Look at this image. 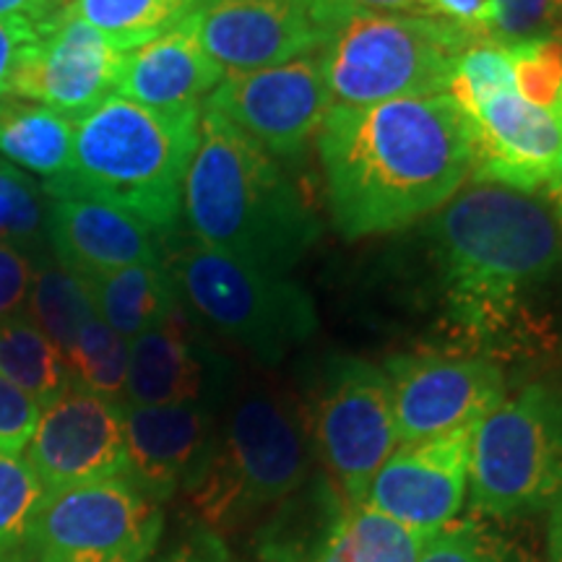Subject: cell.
<instances>
[{
	"label": "cell",
	"mask_w": 562,
	"mask_h": 562,
	"mask_svg": "<svg viewBox=\"0 0 562 562\" xmlns=\"http://www.w3.org/2000/svg\"><path fill=\"white\" fill-rule=\"evenodd\" d=\"M442 313L463 339L501 351L562 331V227L531 195L472 182L432 220Z\"/></svg>",
	"instance_id": "obj_1"
},
{
	"label": "cell",
	"mask_w": 562,
	"mask_h": 562,
	"mask_svg": "<svg viewBox=\"0 0 562 562\" xmlns=\"http://www.w3.org/2000/svg\"><path fill=\"white\" fill-rule=\"evenodd\" d=\"M328 209L347 237L440 211L472 175V131L451 94L334 104L318 131Z\"/></svg>",
	"instance_id": "obj_2"
},
{
	"label": "cell",
	"mask_w": 562,
	"mask_h": 562,
	"mask_svg": "<svg viewBox=\"0 0 562 562\" xmlns=\"http://www.w3.org/2000/svg\"><path fill=\"white\" fill-rule=\"evenodd\" d=\"M182 214L199 243L286 277L321 237L318 220L277 159L206 108Z\"/></svg>",
	"instance_id": "obj_3"
},
{
	"label": "cell",
	"mask_w": 562,
	"mask_h": 562,
	"mask_svg": "<svg viewBox=\"0 0 562 562\" xmlns=\"http://www.w3.org/2000/svg\"><path fill=\"white\" fill-rule=\"evenodd\" d=\"M199 123L201 108L154 110L112 94L76 121L68 172L42 188L50 199L110 203L165 237L182 214Z\"/></svg>",
	"instance_id": "obj_4"
},
{
	"label": "cell",
	"mask_w": 562,
	"mask_h": 562,
	"mask_svg": "<svg viewBox=\"0 0 562 562\" xmlns=\"http://www.w3.org/2000/svg\"><path fill=\"white\" fill-rule=\"evenodd\" d=\"M313 463L305 409L261 378H237L206 469L186 490L188 505L220 537L248 529L315 472Z\"/></svg>",
	"instance_id": "obj_5"
},
{
	"label": "cell",
	"mask_w": 562,
	"mask_h": 562,
	"mask_svg": "<svg viewBox=\"0 0 562 562\" xmlns=\"http://www.w3.org/2000/svg\"><path fill=\"white\" fill-rule=\"evenodd\" d=\"M180 305L256 362L279 364L318 331L315 302L286 273H271L191 237L167 256Z\"/></svg>",
	"instance_id": "obj_6"
},
{
	"label": "cell",
	"mask_w": 562,
	"mask_h": 562,
	"mask_svg": "<svg viewBox=\"0 0 562 562\" xmlns=\"http://www.w3.org/2000/svg\"><path fill=\"white\" fill-rule=\"evenodd\" d=\"M476 37L438 16H351L326 34L323 76L334 104H375L448 94L459 58Z\"/></svg>",
	"instance_id": "obj_7"
},
{
	"label": "cell",
	"mask_w": 562,
	"mask_h": 562,
	"mask_svg": "<svg viewBox=\"0 0 562 562\" xmlns=\"http://www.w3.org/2000/svg\"><path fill=\"white\" fill-rule=\"evenodd\" d=\"M469 487L474 510L501 518L562 501V383L524 385L476 425Z\"/></svg>",
	"instance_id": "obj_8"
},
{
	"label": "cell",
	"mask_w": 562,
	"mask_h": 562,
	"mask_svg": "<svg viewBox=\"0 0 562 562\" xmlns=\"http://www.w3.org/2000/svg\"><path fill=\"white\" fill-rule=\"evenodd\" d=\"M302 409L321 472L349 505L362 503L402 442L385 370L360 357H328Z\"/></svg>",
	"instance_id": "obj_9"
},
{
	"label": "cell",
	"mask_w": 562,
	"mask_h": 562,
	"mask_svg": "<svg viewBox=\"0 0 562 562\" xmlns=\"http://www.w3.org/2000/svg\"><path fill=\"white\" fill-rule=\"evenodd\" d=\"M165 513L131 476L68 487L45 497L37 562H149Z\"/></svg>",
	"instance_id": "obj_10"
},
{
	"label": "cell",
	"mask_w": 562,
	"mask_h": 562,
	"mask_svg": "<svg viewBox=\"0 0 562 562\" xmlns=\"http://www.w3.org/2000/svg\"><path fill=\"white\" fill-rule=\"evenodd\" d=\"M203 108L235 125L271 157H290L321 131L334 102L321 55L313 53L284 66L227 74Z\"/></svg>",
	"instance_id": "obj_11"
},
{
	"label": "cell",
	"mask_w": 562,
	"mask_h": 562,
	"mask_svg": "<svg viewBox=\"0 0 562 562\" xmlns=\"http://www.w3.org/2000/svg\"><path fill=\"white\" fill-rule=\"evenodd\" d=\"M383 370L402 442L480 425L505 398L501 362L484 355L417 351L391 357Z\"/></svg>",
	"instance_id": "obj_12"
},
{
	"label": "cell",
	"mask_w": 562,
	"mask_h": 562,
	"mask_svg": "<svg viewBox=\"0 0 562 562\" xmlns=\"http://www.w3.org/2000/svg\"><path fill=\"white\" fill-rule=\"evenodd\" d=\"M24 459L47 495L128 476L123 404L74 385L42 409Z\"/></svg>",
	"instance_id": "obj_13"
},
{
	"label": "cell",
	"mask_w": 562,
	"mask_h": 562,
	"mask_svg": "<svg viewBox=\"0 0 562 562\" xmlns=\"http://www.w3.org/2000/svg\"><path fill=\"white\" fill-rule=\"evenodd\" d=\"M476 425L402 442L372 476L364 505L406 529L432 537L459 516L469 484Z\"/></svg>",
	"instance_id": "obj_14"
},
{
	"label": "cell",
	"mask_w": 562,
	"mask_h": 562,
	"mask_svg": "<svg viewBox=\"0 0 562 562\" xmlns=\"http://www.w3.org/2000/svg\"><path fill=\"white\" fill-rule=\"evenodd\" d=\"M40 37L21 63L11 94L79 121L117 91L125 53L63 9L40 19Z\"/></svg>",
	"instance_id": "obj_15"
},
{
	"label": "cell",
	"mask_w": 562,
	"mask_h": 562,
	"mask_svg": "<svg viewBox=\"0 0 562 562\" xmlns=\"http://www.w3.org/2000/svg\"><path fill=\"white\" fill-rule=\"evenodd\" d=\"M186 21L224 74L284 66L326 42L305 0H199Z\"/></svg>",
	"instance_id": "obj_16"
},
{
	"label": "cell",
	"mask_w": 562,
	"mask_h": 562,
	"mask_svg": "<svg viewBox=\"0 0 562 562\" xmlns=\"http://www.w3.org/2000/svg\"><path fill=\"white\" fill-rule=\"evenodd\" d=\"M476 182L537 193L550 186L562 151V108L526 102L516 89L501 91L467 115Z\"/></svg>",
	"instance_id": "obj_17"
},
{
	"label": "cell",
	"mask_w": 562,
	"mask_h": 562,
	"mask_svg": "<svg viewBox=\"0 0 562 562\" xmlns=\"http://www.w3.org/2000/svg\"><path fill=\"white\" fill-rule=\"evenodd\" d=\"M237 372L195 331L186 307L128 341L125 406L224 404Z\"/></svg>",
	"instance_id": "obj_18"
},
{
	"label": "cell",
	"mask_w": 562,
	"mask_h": 562,
	"mask_svg": "<svg viewBox=\"0 0 562 562\" xmlns=\"http://www.w3.org/2000/svg\"><path fill=\"white\" fill-rule=\"evenodd\" d=\"M222 406L123 404L131 480L159 505L193 487L214 451Z\"/></svg>",
	"instance_id": "obj_19"
},
{
	"label": "cell",
	"mask_w": 562,
	"mask_h": 562,
	"mask_svg": "<svg viewBox=\"0 0 562 562\" xmlns=\"http://www.w3.org/2000/svg\"><path fill=\"white\" fill-rule=\"evenodd\" d=\"M45 235L53 256L81 279L128 266L165 263L159 232L102 201L50 199Z\"/></svg>",
	"instance_id": "obj_20"
},
{
	"label": "cell",
	"mask_w": 562,
	"mask_h": 562,
	"mask_svg": "<svg viewBox=\"0 0 562 562\" xmlns=\"http://www.w3.org/2000/svg\"><path fill=\"white\" fill-rule=\"evenodd\" d=\"M224 76V68L209 58L188 21H182L165 37L125 53L115 94L154 110L203 108Z\"/></svg>",
	"instance_id": "obj_21"
},
{
	"label": "cell",
	"mask_w": 562,
	"mask_h": 562,
	"mask_svg": "<svg viewBox=\"0 0 562 562\" xmlns=\"http://www.w3.org/2000/svg\"><path fill=\"white\" fill-rule=\"evenodd\" d=\"M349 503L326 474H311L258 521L256 562H318Z\"/></svg>",
	"instance_id": "obj_22"
},
{
	"label": "cell",
	"mask_w": 562,
	"mask_h": 562,
	"mask_svg": "<svg viewBox=\"0 0 562 562\" xmlns=\"http://www.w3.org/2000/svg\"><path fill=\"white\" fill-rule=\"evenodd\" d=\"M100 318L125 341L136 339L180 307L165 263H140L83 279Z\"/></svg>",
	"instance_id": "obj_23"
},
{
	"label": "cell",
	"mask_w": 562,
	"mask_h": 562,
	"mask_svg": "<svg viewBox=\"0 0 562 562\" xmlns=\"http://www.w3.org/2000/svg\"><path fill=\"white\" fill-rule=\"evenodd\" d=\"M76 121L16 94L0 97V157L45 182L63 178L74 154Z\"/></svg>",
	"instance_id": "obj_24"
},
{
	"label": "cell",
	"mask_w": 562,
	"mask_h": 562,
	"mask_svg": "<svg viewBox=\"0 0 562 562\" xmlns=\"http://www.w3.org/2000/svg\"><path fill=\"white\" fill-rule=\"evenodd\" d=\"M0 375L30 393L42 409L74 389L63 351L24 311L0 321Z\"/></svg>",
	"instance_id": "obj_25"
},
{
	"label": "cell",
	"mask_w": 562,
	"mask_h": 562,
	"mask_svg": "<svg viewBox=\"0 0 562 562\" xmlns=\"http://www.w3.org/2000/svg\"><path fill=\"white\" fill-rule=\"evenodd\" d=\"M24 313L63 351V357L70 355L81 328L97 315L87 281L55 256H37Z\"/></svg>",
	"instance_id": "obj_26"
},
{
	"label": "cell",
	"mask_w": 562,
	"mask_h": 562,
	"mask_svg": "<svg viewBox=\"0 0 562 562\" xmlns=\"http://www.w3.org/2000/svg\"><path fill=\"white\" fill-rule=\"evenodd\" d=\"M199 0H74L70 16L97 30L115 50L133 53L191 16Z\"/></svg>",
	"instance_id": "obj_27"
},
{
	"label": "cell",
	"mask_w": 562,
	"mask_h": 562,
	"mask_svg": "<svg viewBox=\"0 0 562 562\" xmlns=\"http://www.w3.org/2000/svg\"><path fill=\"white\" fill-rule=\"evenodd\" d=\"M427 537L370 505H349L318 562H417Z\"/></svg>",
	"instance_id": "obj_28"
},
{
	"label": "cell",
	"mask_w": 562,
	"mask_h": 562,
	"mask_svg": "<svg viewBox=\"0 0 562 562\" xmlns=\"http://www.w3.org/2000/svg\"><path fill=\"white\" fill-rule=\"evenodd\" d=\"M45 497L30 461L0 453V562H37V526Z\"/></svg>",
	"instance_id": "obj_29"
},
{
	"label": "cell",
	"mask_w": 562,
	"mask_h": 562,
	"mask_svg": "<svg viewBox=\"0 0 562 562\" xmlns=\"http://www.w3.org/2000/svg\"><path fill=\"white\" fill-rule=\"evenodd\" d=\"M66 362L74 385L123 404L125 378H128V341L112 331L100 315H94L81 328Z\"/></svg>",
	"instance_id": "obj_30"
},
{
	"label": "cell",
	"mask_w": 562,
	"mask_h": 562,
	"mask_svg": "<svg viewBox=\"0 0 562 562\" xmlns=\"http://www.w3.org/2000/svg\"><path fill=\"white\" fill-rule=\"evenodd\" d=\"M47 193L37 180L0 157V243L40 252L47 227Z\"/></svg>",
	"instance_id": "obj_31"
},
{
	"label": "cell",
	"mask_w": 562,
	"mask_h": 562,
	"mask_svg": "<svg viewBox=\"0 0 562 562\" xmlns=\"http://www.w3.org/2000/svg\"><path fill=\"white\" fill-rule=\"evenodd\" d=\"M508 89H516L510 45H501V42L492 40H474L459 58L448 94L453 97L463 115H469V112L487 102L490 97Z\"/></svg>",
	"instance_id": "obj_32"
},
{
	"label": "cell",
	"mask_w": 562,
	"mask_h": 562,
	"mask_svg": "<svg viewBox=\"0 0 562 562\" xmlns=\"http://www.w3.org/2000/svg\"><path fill=\"white\" fill-rule=\"evenodd\" d=\"M516 91L526 102L552 108L562 89V42L531 40L510 45Z\"/></svg>",
	"instance_id": "obj_33"
},
{
	"label": "cell",
	"mask_w": 562,
	"mask_h": 562,
	"mask_svg": "<svg viewBox=\"0 0 562 562\" xmlns=\"http://www.w3.org/2000/svg\"><path fill=\"white\" fill-rule=\"evenodd\" d=\"M417 562H521L474 524H451L427 537Z\"/></svg>",
	"instance_id": "obj_34"
},
{
	"label": "cell",
	"mask_w": 562,
	"mask_h": 562,
	"mask_svg": "<svg viewBox=\"0 0 562 562\" xmlns=\"http://www.w3.org/2000/svg\"><path fill=\"white\" fill-rule=\"evenodd\" d=\"M42 406L0 375V453L21 456L37 430Z\"/></svg>",
	"instance_id": "obj_35"
},
{
	"label": "cell",
	"mask_w": 562,
	"mask_h": 562,
	"mask_svg": "<svg viewBox=\"0 0 562 562\" xmlns=\"http://www.w3.org/2000/svg\"><path fill=\"white\" fill-rule=\"evenodd\" d=\"M305 3L326 34L351 16H381V13L432 16L430 0H305Z\"/></svg>",
	"instance_id": "obj_36"
},
{
	"label": "cell",
	"mask_w": 562,
	"mask_h": 562,
	"mask_svg": "<svg viewBox=\"0 0 562 562\" xmlns=\"http://www.w3.org/2000/svg\"><path fill=\"white\" fill-rule=\"evenodd\" d=\"M40 252L0 243V321L24 311Z\"/></svg>",
	"instance_id": "obj_37"
},
{
	"label": "cell",
	"mask_w": 562,
	"mask_h": 562,
	"mask_svg": "<svg viewBox=\"0 0 562 562\" xmlns=\"http://www.w3.org/2000/svg\"><path fill=\"white\" fill-rule=\"evenodd\" d=\"M40 37L37 21L30 16L0 19V97L11 94L21 63Z\"/></svg>",
	"instance_id": "obj_38"
},
{
	"label": "cell",
	"mask_w": 562,
	"mask_h": 562,
	"mask_svg": "<svg viewBox=\"0 0 562 562\" xmlns=\"http://www.w3.org/2000/svg\"><path fill=\"white\" fill-rule=\"evenodd\" d=\"M157 562H235V560H232V554L227 547H224L220 533L199 526L191 537L182 539L172 552H167L165 558Z\"/></svg>",
	"instance_id": "obj_39"
},
{
	"label": "cell",
	"mask_w": 562,
	"mask_h": 562,
	"mask_svg": "<svg viewBox=\"0 0 562 562\" xmlns=\"http://www.w3.org/2000/svg\"><path fill=\"white\" fill-rule=\"evenodd\" d=\"M430 5L432 16L453 21V24L463 26V30H469L476 37L484 13H487L490 0H430Z\"/></svg>",
	"instance_id": "obj_40"
},
{
	"label": "cell",
	"mask_w": 562,
	"mask_h": 562,
	"mask_svg": "<svg viewBox=\"0 0 562 562\" xmlns=\"http://www.w3.org/2000/svg\"><path fill=\"white\" fill-rule=\"evenodd\" d=\"M9 16H30L34 21H40L42 0H0V19Z\"/></svg>",
	"instance_id": "obj_41"
},
{
	"label": "cell",
	"mask_w": 562,
	"mask_h": 562,
	"mask_svg": "<svg viewBox=\"0 0 562 562\" xmlns=\"http://www.w3.org/2000/svg\"><path fill=\"white\" fill-rule=\"evenodd\" d=\"M550 199H552V214L554 220L560 222L562 227V151H560V159H558V170H554L552 180H550Z\"/></svg>",
	"instance_id": "obj_42"
},
{
	"label": "cell",
	"mask_w": 562,
	"mask_h": 562,
	"mask_svg": "<svg viewBox=\"0 0 562 562\" xmlns=\"http://www.w3.org/2000/svg\"><path fill=\"white\" fill-rule=\"evenodd\" d=\"M552 562H562V501L552 508Z\"/></svg>",
	"instance_id": "obj_43"
},
{
	"label": "cell",
	"mask_w": 562,
	"mask_h": 562,
	"mask_svg": "<svg viewBox=\"0 0 562 562\" xmlns=\"http://www.w3.org/2000/svg\"><path fill=\"white\" fill-rule=\"evenodd\" d=\"M554 104H560V108H562V89H560V97H558V102H554Z\"/></svg>",
	"instance_id": "obj_44"
}]
</instances>
